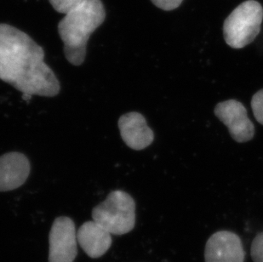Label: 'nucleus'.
I'll list each match as a JSON object with an SVG mask.
<instances>
[{
	"label": "nucleus",
	"instance_id": "2eb2a0df",
	"mask_svg": "<svg viewBox=\"0 0 263 262\" xmlns=\"http://www.w3.org/2000/svg\"><path fill=\"white\" fill-rule=\"evenodd\" d=\"M32 96H31V95L29 94H23V99L25 100V101H27V102H28V101H30V100L32 99Z\"/></svg>",
	"mask_w": 263,
	"mask_h": 262
},
{
	"label": "nucleus",
	"instance_id": "4468645a",
	"mask_svg": "<svg viewBox=\"0 0 263 262\" xmlns=\"http://www.w3.org/2000/svg\"><path fill=\"white\" fill-rule=\"evenodd\" d=\"M155 6L163 10H173L181 5L183 0H151Z\"/></svg>",
	"mask_w": 263,
	"mask_h": 262
},
{
	"label": "nucleus",
	"instance_id": "7ed1b4c3",
	"mask_svg": "<svg viewBox=\"0 0 263 262\" xmlns=\"http://www.w3.org/2000/svg\"><path fill=\"white\" fill-rule=\"evenodd\" d=\"M93 220L115 235H124L136 224V203L124 191H114L92 210Z\"/></svg>",
	"mask_w": 263,
	"mask_h": 262
},
{
	"label": "nucleus",
	"instance_id": "39448f33",
	"mask_svg": "<svg viewBox=\"0 0 263 262\" xmlns=\"http://www.w3.org/2000/svg\"><path fill=\"white\" fill-rule=\"evenodd\" d=\"M77 233L72 219H55L49 236V262H73L77 256Z\"/></svg>",
	"mask_w": 263,
	"mask_h": 262
},
{
	"label": "nucleus",
	"instance_id": "1a4fd4ad",
	"mask_svg": "<svg viewBox=\"0 0 263 262\" xmlns=\"http://www.w3.org/2000/svg\"><path fill=\"white\" fill-rule=\"evenodd\" d=\"M31 165L28 158L12 152L0 157V192L15 190L25 183Z\"/></svg>",
	"mask_w": 263,
	"mask_h": 262
},
{
	"label": "nucleus",
	"instance_id": "20e7f679",
	"mask_svg": "<svg viewBox=\"0 0 263 262\" xmlns=\"http://www.w3.org/2000/svg\"><path fill=\"white\" fill-rule=\"evenodd\" d=\"M263 8L260 3H242L228 16L223 24L224 40L234 49H242L253 42L261 31Z\"/></svg>",
	"mask_w": 263,
	"mask_h": 262
},
{
	"label": "nucleus",
	"instance_id": "423d86ee",
	"mask_svg": "<svg viewBox=\"0 0 263 262\" xmlns=\"http://www.w3.org/2000/svg\"><path fill=\"white\" fill-rule=\"evenodd\" d=\"M214 111L215 115L228 127L234 141L243 143L253 139L255 127L241 102L236 100L220 102Z\"/></svg>",
	"mask_w": 263,
	"mask_h": 262
},
{
	"label": "nucleus",
	"instance_id": "f257e3e1",
	"mask_svg": "<svg viewBox=\"0 0 263 262\" xmlns=\"http://www.w3.org/2000/svg\"><path fill=\"white\" fill-rule=\"evenodd\" d=\"M0 79L23 94L55 97L60 83L45 62V51L23 31L0 24Z\"/></svg>",
	"mask_w": 263,
	"mask_h": 262
},
{
	"label": "nucleus",
	"instance_id": "0eeeda50",
	"mask_svg": "<svg viewBox=\"0 0 263 262\" xmlns=\"http://www.w3.org/2000/svg\"><path fill=\"white\" fill-rule=\"evenodd\" d=\"M245 256L240 237L232 232H217L206 242L205 262H245Z\"/></svg>",
	"mask_w": 263,
	"mask_h": 262
},
{
	"label": "nucleus",
	"instance_id": "f03ea898",
	"mask_svg": "<svg viewBox=\"0 0 263 262\" xmlns=\"http://www.w3.org/2000/svg\"><path fill=\"white\" fill-rule=\"evenodd\" d=\"M105 17L104 5L101 0H84L60 22L58 32L64 44L65 57L71 64L84 63L89 36L102 25Z\"/></svg>",
	"mask_w": 263,
	"mask_h": 262
},
{
	"label": "nucleus",
	"instance_id": "ddd939ff",
	"mask_svg": "<svg viewBox=\"0 0 263 262\" xmlns=\"http://www.w3.org/2000/svg\"><path fill=\"white\" fill-rule=\"evenodd\" d=\"M251 252L254 262H263V232L254 238Z\"/></svg>",
	"mask_w": 263,
	"mask_h": 262
},
{
	"label": "nucleus",
	"instance_id": "9b49d317",
	"mask_svg": "<svg viewBox=\"0 0 263 262\" xmlns=\"http://www.w3.org/2000/svg\"><path fill=\"white\" fill-rule=\"evenodd\" d=\"M251 107L256 121L263 125V89L254 95Z\"/></svg>",
	"mask_w": 263,
	"mask_h": 262
},
{
	"label": "nucleus",
	"instance_id": "6e6552de",
	"mask_svg": "<svg viewBox=\"0 0 263 262\" xmlns=\"http://www.w3.org/2000/svg\"><path fill=\"white\" fill-rule=\"evenodd\" d=\"M118 124L123 141L132 149L142 150L154 141V131L147 126L146 119L139 113L130 111L124 114Z\"/></svg>",
	"mask_w": 263,
	"mask_h": 262
},
{
	"label": "nucleus",
	"instance_id": "9d476101",
	"mask_svg": "<svg viewBox=\"0 0 263 262\" xmlns=\"http://www.w3.org/2000/svg\"><path fill=\"white\" fill-rule=\"evenodd\" d=\"M77 240L86 255L94 259L104 255L112 245L111 233L94 220H89L80 227Z\"/></svg>",
	"mask_w": 263,
	"mask_h": 262
},
{
	"label": "nucleus",
	"instance_id": "f8f14e48",
	"mask_svg": "<svg viewBox=\"0 0 263 262\" xmlns=\"http://www.w3.org/2000/svg\"><path fill=\"white\" fill-rule=\"evenodd\" d=\"M58 12L67 14L84 0H49Z\"/></svg>",
	"mask_w": 263,
	"mask_h": 262
}]
</instances>
